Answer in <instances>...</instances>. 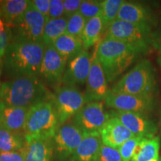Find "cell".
<instances>
[{"instance_id":"cell-24","label":"cell","mask_w":161,"mask_h":161,"mask_svg":"<svg viewBox=\"0 0 161 161\" xmlns=\"http://www.w3.org/2000/svg\"><path fill=\"white\" fill-rule=\"evenodd\" d=\"M160 138H143L136 146L131 161H150L159 159Z\"/></svg>"},{"instance_id":"cell-28","label":"cell","mask_w":161,"mask_h":161,"mask_svg":"<svg viewBox=\"0 0 161 161\" xmlns=\"http://www.w3.org/2000/svg\"><path fill=\"white\" fill-rule=\"evenodd\" d=\"M86 20L79 12H76L68 18L66 33L72 37L81 39L82 34L85 26Z\"/></svg>"},{"instance_id":"cell-41","label":"cell","mask_w":161,"mask_h":161,"mask_svg":"<svg viewBox=\"0 0 161 161\" xmlns=\"http://www.w3.org/2000/svg\"><path fill=\"white\" fill-rule=\"evenodd\" d=\"M150 161H160V160H159V159H154V160H152Z\"/></svg>"},{"instance_id":"cell-2","label":"cell","mask_w":161,"mask_h":161,"mask_svg":"<svg viewBox=\"0 0 161 161\" xmlns=\"http://www.w3.org/2000/svg\"><path fill=\"white\" fill-rule=\"evenodd\" d=\"M95 50L108 82L114 81L142 53L135 46L108 37L101 40Z\"/></svg>"},{"instance_id":"cell-40","label":"cell","mask_w":161,"mask_h":161,"mask_svg":"<svg viewBox=\"0 0 161 161\" xmlns=\"http://www.w3.org/2000/svg\"><path fill=\"white\" fill-rule=\"evenodd\" d=\"M160 132H161V111L160 114Z\"/></svg>"},{"instance_id":"cell-6","label":"cell","mask_w":161,"mask_h":161,"mask_svg":"<svg viewBox=\"0 0 161 161\" xmlns=\"http://www.w3.org/2000/svg\"><path fill=\"white\" fill-rule=\"evenodd\" d=\"M106 37L135 46L143 52L148 51L153 42L150 25L135 24L116 19L106 31Z\"/></svg>"},{"instance_id":"cell-39","label":"cell","mask_w":161,"mask_h":161,"mask_svg":"<svg viewBox=\"0 0 161 161\" xmlns=\"http://www.w3.org/2000/svg\"><path fill=\"white\" fill-rule=\"evenodd\" d=\"M158 63L160 64V66H161V49L160 50V54H159V56H158Z\"/></svg>"},{"instance_id":"cell-38","label":"cell","mask_w":161,"mask_h":161,"mask_svg":"<svg viewBox=\"0 0 161 161\" xmlns=\"http://www.w3.org/2000/svg\"><path fill=\"white\" fill-rule=\"evenodd\" d=\"M5 25L4 24V23L3 22V20H2L1 18H0V31H3V30L4 29V28H5Z\"/></svg>"},{"instance_id":"cell-18","label":"cell","mask_w":161,"mask_h":161,"mask_svg":"<svg viewBox=\"0 0 161 161\" xmlns=\"http://www.w3.org/2000/svg\"><path fill=\"white\" fill-rule=\"evenodd\" d=\"M29 108L8 106L0 102V125L15 133L24 134Z\"/></svg>"},{"instance_id":"cell-22","label":"cell","mask_w":161,"mask_h":161,"mask_svg":"<svg viewBox=\"0 0 161 161\" xmlns=\"http://www.w3.org/2000/svg\"><path fill=\"white\" fill-rule=\"evenodd\" d=\"M106 32L102 16L92 18L86 22L81 36L84 50H87L101 41V37Z\"/></svg>"},{"instance_id":"cell-33","label":"cell","mask_w":161,"mask_h":161,"mask_svg":"<svg viewBox=\"0 0 161 161\" xmlns=\"http://www.w3.org/2000/svg\"><path fill=\"white\" fill-rule=\"evenodd\" d=\"M64 6L63 0H50L49 19L64 17Z\"/></svg>"},{"instance_id":"cell-7","label":"cell","mask_w":161,"mask_h":161,"mask_svg":"<svg viewBox=\"0 0 161 161\" xmlns=\"http://www.w3.org/2000/svg\"><path fill=\"white\" fill-rule=\"evenodd\" d=\"M49 18L38 12L30 3L23 15L11 28L14 42L40 43L43 29Z\"/></svg>"},{"instance_id":"cell-25","label":"cell","mask_w":161,"mask_h":161,"mask_svg":"<svg viewBox=\"0 0 161 161\" xmlns=\"http://www.w3.org/2000/svg\"><path fill=\"white\" fill-rule=\"evenodd\" d=\"M25 146L24 134L11 131L0 125V152H17Z\"/></svg>"},{"instance_id":"cell-14","label":"cell","mask_w":161,"mask_h":161,"mask_svg":"<svg viewBox=\"0 0 161 161\" xmlns=\"http://www.w3.org/2000/svg\"><path fill=\"white\" fill-rule=\"evenodd\" d=\"M128 130L134 136L152 139L158 131V127L153 121L146 116V114L134 112L116 111L114 113Z\"/></svg>"},{"instance_id":"cell-31","label":"cell","mask_w":161,"mask_h":161,"mask_svg":"<svg viewBox=\"0 0 161 161\" xmlns=\"http://www.w3.org/2000/svg\"><path fill=\"white\" fill-rule=\"evenodd\" d=\"M97 161H122V158L119 149L102 144Z\"/></svg>"},{"instance_id":"cell-3","label":"cell","mask_w":161,"mask_h":161,"mask_svg":"<svg viewBox=\"0 0 161 161\" xmlns=\"http://www.w3.org/2000/svg\"><path fill=\"white\" fill-rule=\"evenodd\" d=\"M46 46L40 43L12 41L6 50L5 66L12 77L40 75Z\"/></svg>"},{"instance_id":"cell-43","label":"cell","mask_w":161,"mask_h":161,"mask_svg":"<svg viewBox=\"0 0 161 161\" xmlns=\"http://www.w3.org/2000/svg\"></svg>"},{"instance_id":"cell-37","label":"cell","mask_w":161,"mask_h":161,"mask_svg":"<svg viewBox=\"0 0 161 161\" xmlns=\"http://www.w3.org/2000/svg\"><path fill=\"white\" fill-rule=\"evenodd\" d=\"M153 42H154V46H156L157 48H158L159 49H161V35L160 37H158L157 39L153 40Z\"/></svg>"},{"instance_id":"cell-5","label":"cell","mask_w":161,"mask_h":161,"mask_svg":"<svg viewBox=\"0 0 161 161\" xmlns=\"http://www.w3.org/2000/svg\"><path fill=\"white\" fill-rule=\"evenodd\" d=\"M155 89L154 69L150 61L143 60L119 79L110 90L139 96H153Z\"/></svg>"},{"instance_id":"cell-27","label":"cell","mask_w":161,"mask_h":161,"mask_svg":"<svg viewBox=\"0 0 161 161\" xmlns=\"http://www.w3.org/2000/svg\"><path fill=\"white\" fill-rule=\"evenodd\" d=\"M122 0H104L102 1V16L106 31L110 24L116 20L120 7L123 4Z\"/></svg>"},{"instance_id":"cell-36","label":"cell","mask_w":161,"mask_h":161,"mask_svg":"<svg viewBox=\"0 0 161 161\" xmlns=\"http://www.w3.org/2000/svg\"><path fill=\"white\" fill-rule=\"evenodd\" d=\"M31 3L38 12L49 18L50 0H33Z\"/></svg>"},{"instance_id":"cell-16","label":"cell","mask_w":161,"mask_h":161,"mask_svg":"<svg viewBox=\"0 0 161 161\" xmlns=\"http://www.w3.org/2000/svg\"><path fill=\"white\" fill-rule=\"evenodd\" d=\"M102 144L119 149L124 142L134 135L116 116H113L106 122L99 130Z\"/></svg>"},{"instance_id":"cell-29","label":"cell","mask_w":161,"mask_h":161,"mask_svg":"<svg viewBox=\"0 0 161 161\" xmlns=\"http://www.w3.org/2000/svg\"><path fill=\"white\" fill-rule=\"evenodd\" d=\"M78 12L86 21L97 17L102 14V1L96 0H84L80 4Z\"/></svg>"},{"instance_id":"cell-11","label":"cell","mask_w":161,"mask_h":161,"mask_svg":"<svg viewBox=\"0 0 161 161\" xmlns=\"http://www.w3.org/2000/svg\"><path fill=\"white\" fill-rule=\"evenodd\" d=\"M109 119L110 116L104 110L103 103L92 102L86 104L72 117V123L84 133L99 132Z\"/></svg>"},{"instance_id":"cell-35","label":"cell","mask_w":161,"mask_h":161,"mask_svg":"<svg viewBox=\"0 0 161 161\" xmlns=\"http://www.w3.org/2000/svg\"><path fill=\"white\" fill-rule=\"evenodd\" d=\"M82 0H64V16L67 18L79 11Z\"/></svg>"},{"instance_id":"cell-26","label":"cell","mask_w":161,"mask_h":161,"mask_svg":"<svg viewBox=\"0 0 161 161\" xmlns=\"http://www.w3.org/2000/svg\"><path fill=\"white\" fill-rule=\"evenodd\" d=\"M68 18L64 17L58 19H48L43 29V42L46 46L52 45L58 38L66 33Z\"/></svg>"},{"instance_id":"cell-34","label":"cell","mask_w":161,"mask_h":161,"mask_svg":"<svg viewBox=\"0 0 161 161\" xmlns=\"http://www.w3.org/2000/svg\"><path fill=\"white\" fill-rule=\"evenodd\" d=\"M25 146L17 152H0V161H25Z\"/></svg>"},{"instance_id":"cell-1","label":"cell","mask_w":161,"mask_h":161,"mask_svg":"<svg viewBox=\"0 0 161 161\" xmlns=\"http://www.w3.org/2000/svg\"><path fill=\"white\" fill-rule=\"evenodd\" d=\"M49 100V93L35 75H19L0 85V102L8 106L30 108Z\"/></svg>"},{"instance_id":"cell-23","label":"cell","mask_w":161,"mask_h":161,"mask_svg":"<svg viewBox=\"0 0 161 161\" xmlns=\"http://www.w3.org/2000/svg\"><path fill=\"white\" fill-rule=\"evenodd\" d=\"M57 52L64 58L69 61L76 57L83 51V43L81 39L64 34L52 44Z\"/></svg>"},{"instance_id":"cell-20","label":"cell","mask_w":161,"mask_h":161,"mask_svg":"<svg viewBox=\"0 0 161 161\" xmlns=\"http://www.w3.org/2000/svg\"><path fill=\"white\" fill-rule=\"evenodd\" d=\"M25 161H51L53 154L52 140L25 141Z\"/></svg>"},{"instance_id":"cell-10","label":"cell","mask_w":161,"mask_h":161,"mask_svg":"<svg viewBox=\"0 0 161 161\" xmlns=\"http://www.w3.org/2000/svg\"><path fill=\"white\" fill-rule=\"evenodd\" d=\"M105 103L109 108L122 112H134L148 114L154 107L153 96H139L121 93L109 90L105 98Z\"/></svg>"},{"instance_id":"cell-12","label":"cell","mask_w":161,"mask_h":161,"mask_svg":"<svg viewBox=\"0 0 161 161\" xmlns=\"http://www.w3.org/2000/svg\"><path fill=\"white\" fill-rule=\"evenodd\" d=\"M108 92V80L95 50L92 55L91 66L86 80V91L84 92L86 104L105 100Z\"/></svg>"},{"instance_id":"cell-17","label":"cell","mask_w":161,"mask_h":161,"mask_svg":"<svg viewBox=\"0 0 161 161\" xmlns=\"http://www.w3.org/2000/svg\"><path fill=\"white\" fill-rule=\"evenodd\" d=\"M102 146L99 132L84 133L83 140L69 158V161H97Z\"/></svg>"},{"instance_id":"cell-4","label":"cell","mask_w":161,"mask_h":161,"mask_svg":"<svg viewBox=\"0 0 161 161\" xmlns=\"http://www.w3.org/2000/svg\"><path fill=\"white\" fill-rule=\"evenodd\" d=\"M59 127L52 99L38 102L31 106L28 112L24 127L25 141L52 140Z\"/></svg>"},{"instance_id":"cell-32","label":"cell","mask_w":161,"mask_h":161,"mask_svg":"<svg viewBox=\"0 0 161 161\" xmlns=\"http://www.w3.org/2000/svg\"><path fill=\"white\" fill-rule=\"evenodd\" d=\"M13 40L11 28L5 25L3 31H0V58L5 55L6 50Z\"/></svg>"},{"instance_id":"cell-42","label":"cell","mask_w":161,"mask_h":161,"mask_svg":"<svg viewBox=\"0 0 161 161\" xmlns=\"http://www.w3.org/2000/svg\"><path fill=\"white\" fill-rule=\"evenodd\" d=\"M1 64H2V63H1V58H0V71H1Z\"/></svg>"},{"instance_id":"cell-13","label":"cell","mask_w":161,"mask_h":161,"mask_svg":"<svg viewBox=\"0 0 161 161\" xmlns=\"http://www.w3.org/2000/svg\"><path fill=\"white\" fill-rule=\"evenodd\" d=\"M67 63V60L58 53L53 45L46 46L40 75L48 84L58 85L61 83Z\"/></svg>"},{"instance_id":"cell-9","label":"cell","mask_w":161,"mask_h":161,"mask_svg":"<svg viewBox=\"0 0 161 161\" xmlns=\"http://www.w3.org/2000/svg\"><path fill=\"white\" fill-rule=\"evenodd\" d=\"M84 136V132L73 123L60 125L52 138L53 152L59 160L69 159Z\"/></svg>"},{"instance_id":"cell-30","label":"cell","mask_w":161,"mask_h":161,"mask_svg":"<svg viewBox=\"0 0 161 161\" xmlns=\"http://www.w3.org/2000/svg\"><path fill=\"white\" fill-rule=\"evenodd\" d=\"M143 138L134 136L124 142L119 148L122 161H131L136 146Z\"/></svg>"},{"instance_id":"cell-19","label":"cell","mask_w":161,"mask_h":161,"mask_svg":"<svg viewBox=\"0 0 161 161\" xmlns=\"http://www.w3.org/2000/svg\"><path fill=\"white\" fill-rule=\"evenodd\" d=\"M116 19L149 25L153 22V15L149 10L140 3L124 1L119 11Z\"/></svg>"},{"instance_id":"cell-21","label":"cell","mask_w":161,"mask_h":161,"mask_svg":"<svg viewBox=\"0 0 161 161\" xmlns=\"http://www.w3.org/2000/svg\"><path fill=\"white\" fill-rule=\"evenodd\" d=\"M30 1L5 0L0 2V18L5 25L12 28L27 9Z\"/></svg>"},{"instance_id":"cell-15","label":"cell","mask_w":161,"mask_h":161,"mask_svg":"<svg viewBox=\"0 0 161 161\" xmlns=\"http://www.w3.org/2000/svg\"><path fill=\"white\" fill-rule=\"evenodd\" d=\"M92 56L86 50L69 60L66 67L61 84L64 86H75L86 82L91 66Z\"/></svg>"},{"instance_id":"cell-8","label":"cell","mask_w":161,"mask_h":161,"mask_svg":"<svg viewBox=\"0 0 161 161\" xmlns=\"http://www.w3.org/2000/svg\"><path fill=\"white\" fill-rule=\"evenodd\" d=\"M60 126L73 117L86 104L84 94L75 86H64L58 87L52 96Z\"/></svg>"}]
</instances>
